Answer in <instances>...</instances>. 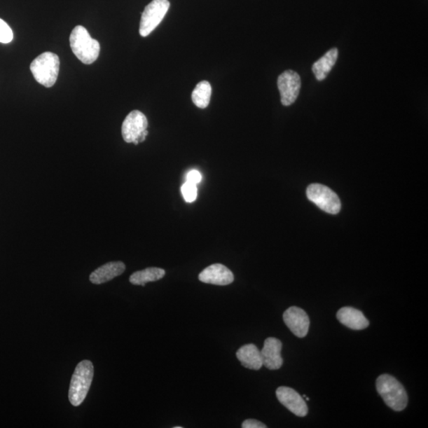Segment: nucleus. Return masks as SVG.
<instances>
[{
	"label": "nucleus",
	"instance_id": "nucleus-1",
	"mask_svg": "<svg viewBox=\"0 0 428 428\" xmlns=\"http://www.w3.org/2000/svg\"><path fill=\"white\" fill-rule=\"evenodd\" d=\"M69 41L72 52L82 63L90 64L98 59L99 42L90 37L85 27H76L71 33Z\"/></svg>",
	"mask_w": 428,
	"mask_h": 428
},
{
	"label": "nucleus",
	"instance_id": "nucleus-2",
	"mask_svg": "<svg viewBox=\"0 0 428 428\" xmlns=\"http://www.w3.org/2000/svg\"><path fill=\"white\" fill-rule=\"evenodd\" d=\"M93 377L94 366L92 361L83 360L77 365L71 377L69 392V399L72 406H80L85 400Z\"/></svg>",
	"mask_w": 428,
	"mask_h": 428
},
{
	"label": "nucleus",
	"instance_id": "nucleus-3",
	"mask_svg": "<svg viewBox=\"0 0 428 428\" xmlns=\"http://www.w3.org/2000/svg\"><path fill=\"white\" fill-rule=\"evenodd\" d=\"M378 393L387 406L394 411H403L408 405V395L402 384L389 375L379 376L376 382Z\"/></svg>",
	"mask_w": 428,
	"mask_h": 428
},
{
	"label": "nucleus",
	"instance_id": "nucleus-4",
	"mask_svg": "<svg viewBox=\"0 0 428 428\" xmlns=\"http://www.w3.org/2000/svg\"><path fill=\"white\" fill-rule=\"evenodd\" d=\"M30 71L36 81L46 88H51L57 80L60 71L59 57L50 52L41 53L30 64Z\"/></svg>",
	"mask_w": 428,
	"mask_h": 428
},
{
	"label": "nucleus",
	"instance_id": "nucleus-5",
	"mask_svg": "<svg viewBox=\"0 0 428 428\" xmlns=\"http://www.w3.org/2000/svg\"><path fill=\"white\" fill-rule=\"evenodd\" d=\"M309 200L330 214H337L341 209L338 195L326 186L315 184L309 186L306 191Z\"/></svg>",
	"mask_w": 428,
	"mask_h": 428
},
{
	"label": "nucleus",
	"instance_id": "nucleus-6",
	"mask_svg": "<svg viewBox=\"0 0 428 428\" xmlns=\"http://www.w3.org/2000/svg\"><path fill=\"white\" fill-rule=\"evenodd\" d=\"M170 3L168 0H153L149 4L141 15L139 32L142 37H147L164 20Z\"/></svg>",
	"mask_w": 428,
	"mask_h": 428
},
{
	"label": "nucleus",
	"instance_id": "nucleus-7",
	"mask_svg": "<svg viewBox=\"0 0 428 428\" xmlns=\"http://www.w3.org/2000/svg\"><path fill=\"white\" fill-rule=\"evenodd\" d=\"M148 128V120L139 111L130 112L123 123L122 134L123 139L127 143L138 144L146 141V136L143 135Z\"/></svg>",
	"mask_w": 428,
	"mask_h": 428
},
{
	"label": "nucleus",
	"instance_id": "nucleus-8",
	"mask_svg": "<svg viewBox=\"0 0 428 428\" xmlns=\"http://www.w3.org/2000/svg\"><path fill=\"white\" fill-rule=\"evenodd\" d=\"M301 86V77L297 72L288 70L279 76L278 88L283 106H291L297 100Z\"/></svg>",
	"mask_w": 428,
	"mask_h": 428
},
{
	"label": "nucleus",
	"instance_id": "nucleus-9",
	"mask_svg": "<svg viewBox=\"0 0 428 428\" xmlns=\"http://www.w3.org/2000/svg\"><path fill=\"white\" fill-rule=\"evenodd\" d=\"M283 321L287 326L298 338H303L309 333L310 321L307 313L298 307L292 306L283 315Z\"/></svg>",
	"mask_w": 428,
	"mask_h": 428
},
{
	"label": "nucleus",
	"instance_id": "nucleus-10",
	"mask_svg": "<svg viewBox=\"0 0 428 428\" xmlns=\"http://www.w3.org/2000/svg\"><path fill=\"white\" fill-rule=\"evenodd\" d=\"M277 399L289 411L299 417H305L308 414L309 409L303 397L294 389L281 387L276 390Z\"/></svg>",
	"mask_w": 428,
	"mask_h": 428
},
{
	"label": "nucleus",
	"instance_id": "nucleus-11",
	"mask_svg": "<svg viewBox=\"0 0 428 428\" xmlns=\"http://www.w3.org/2000/svg\"><path fill=\"white\" fill-rule=\"evenodd\" d=\"M202 282L216 286H227L234 281V275L230 270L220 263L210 265L198 275Z\"/></svg>",
	"mask_w": 428,
	"mask_h": 428
},
{
	"label": "nucleus",
	"instance_id": "nucleus-12",
	"mask_svg": "<svg viewBox=\"0 0 428 428\" xmlns=\"http://www.w3.org/2000/svg\"><path fill=\"white\" fill-rule=\"evenodd\" d=\"M282 348V342L275 337H269L264 342V345L261 351L263 366L269 370H279L283 364L281 355Z\"/></svg>",
	"mask_w": 428,
	"mask_h": 428
},
{
	"label": "nucleus",
	"instance_id": "nucleus-13",
	"mask_svg": "<svg viewBox=\"0 0 428 428\" xmlns=\"http://www.w3.org/2000/svg\"><path fill=\"white\" fill-rule=\"evenodd\" d=\"M336 317L342 324L352 330H363L370 325L364 313L352 307H343L337 312Z\"/></svg>",
	"mask_w": 428,
	"mask_h": 428
},
{
	"label": "nucleus",
	"instance_id": "nucleus-14",
	"mask_svg": "<svg viewBox=\"0 0 428 428\" xmlns=\"http://www.w3.org/2000/svg\"><path fill=\"white\" fill-rule=\"evenodd\" d=\"M125 265L120 261L110 262L102 265L90 275V281L95 285L109 282L124 273Z\"/></svg>",
	"mask_w": 428,
	"mask_h": 428
},
{
	"label": "nucleus",
	"instance_id": "nucleus-15",
	"mask_svg": "<svg viewBox=\"0 0 428 428\" xmlns=\"http://www.w3.org/2000/svg\"><path fill=\"white\" fill-rule=\"evenodd\" d=\"M237 357L241 365L245 368L254 371L262 368L263 361L261 351L252 343L241 347L237 352Z\"/></svg>",
	"mask_w": 428,
	"mask_h": 428
},
{
	"label": "nucleus",
	"instance_id": "nucleus-16",
	"mask_svg": "<svg viewBox=\"0 0 428 428\" xmlns=\"http://www.w3.org/2000/svg\"><path fill=\"white\" fill-rule=\"evenodd\" d=\"M338 59V50L333 48L312 65V70L317 80L322 81L328 76Z\"/></svg>",
	"mask_w": 428,
	"mask_h": 428
},
{
	"label": "nucleus",
	"instance_id": "nucleus-17",
	"mask_svg": "<svg viewBox=\"0 0 428 428\" xmlns=\"http://www.w3.org/2000/svg\"><path fill=\"white\" fill-rule=\"evenodd\" d=\"M165 270L159 268H149L136 271L130 276V282L132 285L146 286L147 282H156L164 278Z\"/></svg>",
	"mask_w": 428,
	"mask_h": 428
},
{
	"label": "nucleus",
	"instance_id": "nucleus-18",
	"mask_svg": "<svg viewBox=\"0 0 428 428\" xmlns=\"http://www.w3.org/2000/svg\"><path fill=\"white\" fill-rule=\"evenodd\" d=\"M212 94V88L208 81H204L198 84L192 93V101L195 105L201 109H205L209 104Z\"/></svg>",
	"mask_w": 428,
	"mask_h": 428
},
{
	"label": "nucleus",
	"instance_id": "nucleus-19",
	"mask_svg": "<svg viewBox=\"0 0 428 428\" xmlns=\"http://www.w3.org/2000/svg\"><path fill=\"white\" fill-rule=\"evenodd\" d=\"M182 194L186 202H193L197 200L198 190L197 185L190 182H186L182 186Z\"/></svg>",
	"mask_w": 428,
	"mask_h": 428
},
{
	"label": "nucleus",
	"instance_id": "nucleus-20",
	"mask_svg": "<svg viewBox=\"0 0 428 428\" xmlns=\"http://www.w3.org/2000/svg\"><path fill=\"white\" fill-rule=\"evenodd\" d=\"M14 34L11 27L4 20L0 19V42L4 44L10 43L13 40Z\"/></svg>",
	"mask_w": 428,
	"mask_h": 428
},
{
	"label": "nucleus",
	"instance_id": "nucleus-21",
	"mask_svg": "<svg viewBox=\"0 0 428 428\" xmlns=\"http://www.w3.org/2000/svg\"><path fill=\"white\" fill-rule=\"evenodd\" d=\"M202 174L200 172L197 170H192L188 172V176H186V181L188 182L198 184H200L202 181Z\"/></svg>",
	"mask_w": 428,
	"mask_h": 428
},
{
	"label": "nucleus",
	"instance_id": "nucleus-22",
	"mask_svg": "<svg viewBox=\"0 0 428 428\" xmlns=\"http://www.w3.org/2000/svg\"><path fill=\"white\" fill-rule=\"evenodd\" d=\"M242 427L243 428H267V425H265L264 424L261 423V422H259L256 420H253V419H249V420H246L245 421L243 422L242 424Z\"/></svg>",
	"mask_w": 428,
	"mask_h": 428
},
{
	"label": "nucleus",
	"instance_id": "nucleus-23",
	"mask_svg": "<svg viewBox=\"0 0 428 428\" xmlns=\"http://www.w3.org/2000/svg\"><path fill=\"white\" fill-rule=\"evenodd\" d=\"M174 428H183V427H174Z\"/></svg>",
	"mask_w": 428,
	"mask_h": 428
}]
</instances>
